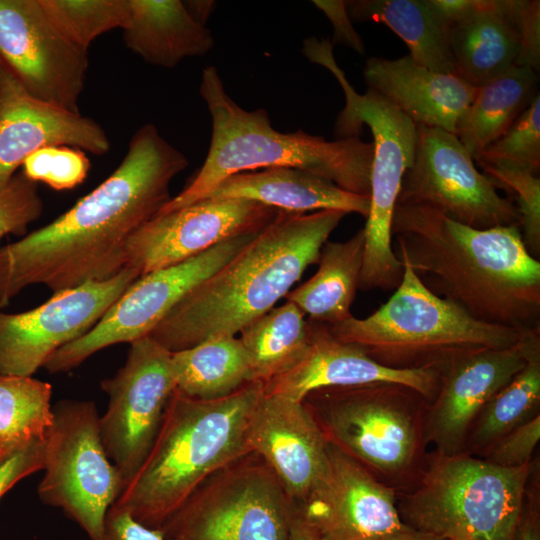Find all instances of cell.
Returning <instances> with one entry per match:
<instances>
[{"mask_svg":"<svg viewBox=\"0 0 540 540\" xmlns=\"http://www.w3.org/2000/svg\"><path fill=\"white\" fill-rule=\"evenodd\" d=\"M188 165L154 124L138 128L100 185L49 224L0 247V308L31 285L56 293L116 276L129 238L172 199L170 184Z\"/></svg>","mask_w":540,"mask_h":540,"instance_id":"6da1fadb","label":"cell"},{"mask_svg":"<svg viewBox=\"0 0 540 540\" xmlns=\"http://www.w3.org/2000/svg\"><path fill=\"white\" fill-rule=\"evenodd\" d=\"M392 247L435 295L476 320L540 327V262L519 225L476 229L423 204L396 203Z\"/></svg>","mask_w":540,"mask_h":540,"instance_id":"7a4b0ae2","label":"cell"},{"mask_svg":"<svg viewBox=\"0 0 540 540\" xmlns=\"http://www.w3.org/2000/svg\"><path fill=\"white\" fill-rule=\"evenodd\" d=\"M346 215L339 210L276 217L216 273L188 293L149 335L170 352L239 333L275 307L318 263L320 252Z\"/></svg>","mask_w":540,"mask_h":540,"instance_id":"3957f363","label":"cell"},{"mask_svg":"<svg viewBox=\"0 0 540 540\" xmlns=\"http://www.w3.org/2000/svg\"><path fill=\"white\" fill-rule=\"evenodd\" d=\"M263 393L260 382L214 400L175 389L150 451L113 506L160 529L207 478L252 452L247 430Z\"/></svg>","mask_w":540,"mask_h":540,"instance_id":"277c9868","label":"cell"},{"mask_svg":"<svg viewBox=\"0 0 540 540\" xmlns=\"http://www.w3.org/2000/svg\"><path fill=\"white\" fill-rule=\"evenodd\" d=\"M199 93L212 120L206 159L189 185L161 209L166 214L202 200L227 177L258 168L290 167L370 197L373 142L359 137L328 141L303 130L282 133L263 108L246 111L225 91L214 66L202 71Z\"/></svg>","mask_w":540,"mask_h":540,"instance_id":"5b68a950","label":"cell"},{"mask_svg":"<svg viewBox=\"0 0 540 540\" xmlns=\"http://www.w3.org/2000/svg\"><path fill=\"white\" fill-rule=\"evenodd\" d=\"M392 296L365 318L328 326L337 339L362 348L377 362L397 369L435 368L484 349L516 344L533 329L485 323L432 293L405 261Z\"/></svg>","mask_w":540,"mask_h":540,"instance_id":"8992f818","label":"cell"},{"mask_svg":"<svg viewBox=\"0 0 540 540\" xmlns=\"http://www.w3.org/2000/svg\"><path fill=\"white\" fill-rule=\"evenodd\" d=\"M329 40L308 39L302 52L326 67L345 95V105L335 122L338 139L359 137L366 124L373 136L370 207L364 227L365 248L359 289L395 290L403 277V264L392 247L391 223L403 176L414 160L417 125L389 100L368 89L358 94L333 56Z\"/></svg>","mask_w":540,"mask_h":540,"instance_id":"52a82bcc","label":"cell"},{"mask_svg":"<svg viewBox=\"0 0 540 540\" xmlns=\"http://www.w3.org/2000/svg\"><path fill=\"white\" fill-rule=\"evenodd\" d=\"M530 471V463L439 454L405 504L404 523L444 540H515Z\"/></svg>","mask_w":540,"mask_h":540,"instance_id":"ba28073f","label":"cell"},{"mask_svg":"<svg viewBox=\"0 0 540 540\" xmlns=\"http://www.w3.org/2000/svg\"><path fill=\"white\" fill-rule=\"evenodd\" d=\"M295 505L250 452L207 478L160 528L164 540H290Z\"/></svg>","mask_w":540,"mask_h":540,"instance_id":"9c48e42d","label":"cell"},{"mask_svg":"<svg viewBox=\"0 0 540 540\" xmlns=\"http://www.w3.org/2000/svg\"><path fill=\"white\" fill-rule=\"evenodd\" d=\"M93 401L62 400L44 439V475L38 495L61 508L91 540H104L105 517L124 489L109 459Z\"/></svg>","mask_w":540,"mask_h":540,"instance_id":"30bf717a","label":"cell"},{"mask_svg":"<svg viewBox=\"0 0 540 540\" xmlns=\"http://www.w3.org/2000/svg\"><path fill=\"white\" fill-rule=\"evenodd\" d=\"M416 395L402 385L375 383L314 390L303 402L330 443L363 465L395 473L409 466L415 455L417 431L410 400Z\"/></svg>","mask_w":540,"mask_h":540,"instance_id":"8fae6325","label":"cell"},{"mask_svg":"<svg viewBox=\"0 0 540 540\" xmlns=\"http://www.w3.org/2000/svg\"><path fill=\"white\" fill-rule=\"evenodd\" d=\"M258 232L227 239L188 260L139 277L86 334L57 350L44 368L50 373L67 372L106 347L149 336L188 293L222 268Z\"/></svg>","mask_w":540,"mask_h":540,"instance_id":"7c38bea8","label":"cell"},{"mask_svg":"<svg viewBox=\"0 0 540 540\" xmlns=\"http://www.w3.org/2000/svg\"><path fill=\"white\" fill-rule=\"evenodd\" d=\"M413 163L406 170L397 203L423 204L476 229L519 225L513 202L480 172L455 134L417 125Z\"/></svg>","mask_w":540,"mask_h":540,"instance_id":"4fadbf2b","label":"cell"},{"mask_svg":"<svg viewBox=\"0 0 540 540\" xmlns=\"http://www.w3.org/2000/svg\"><path fill=\"white\" fill-rule=\"evenodd\" d=\"M171 354L152 337L140 338L130 343L125 364L101 382L109 402L100 433L124 488L150 451L176 389Z\"/></svg>","mask_w":540,"mask_h":540,"instance_id":"5bb4252c","label":"cell"},{"mask_svg":"<svg viewBox=\"0 0 540 540\" xmlns=\"http://www.w3.org/2000/svg\"><path fill=\"white\" fill-rule=\"evenodd\" d=\"M139 277L125 267L108 280L53 293L31 310L0 311V374L32 376L57 350L86 334Z\"/></svg>","mask_w":540,"mask_h":540,"instance_id":"9a60e30c","label":"cell"},{"mask_svg":"<svg viewBox=\"0 0 540 540\" xmlns=\"http://www.w3.org/2000/svg\"><path fill=\"white\" fill-rule=\"evenodd\" d=\"M0 62L35 98L80 113L88 52L59 31L39 0H0Z\"/></svg>","mask_w":540,"mask_h":540,"instance_id":"2e32d148","label":"cell"},{"mask_svg":"<svg viewBox=\"0 0 540 540\" xmlns=\"http://www.w3.org/2000/svg\"><path fill=\"white\" fill-rule=\"evenodd\" d=\"M279 211L245 199L206 198L157 215L129 238L125 267L141 277L181 263L227 239L260 231Z\"/></svg>","mask_w":540,"mask_h":540,"instance_id":"e0dca14e","label":"cell"},{"mask_svg":"<svg viewBox=\"0 0 540 540\" xmlns=\"http://www.w3.org/2000/svg\"><path fill=\"white\" fill-rule=\"evenodd\" d=\"M320 540H380L409 528L391 488L329 442V470L298 507Z\"/></svg>","mask_w":540,"mask_h":540,"instance_id":"ac0fdd59","label":"cell"},{"mask_svg":"<svg viewBox=\"0 0 540 540\" xmlns=\"http://www.w3.org/2000/svg\"><path fill=\"white\" fill-rule=\"evenodd\" d=\"M539 351L540 327L512 346L462 356L441 373L427 424L428 439L439 454L460 453L484 406Z\"/></svg>","mask_w":540,"mask_h":540,"instance_id":"d6986e66","label":"cell"},{"mask_svg":"<svg viewBox=\"0 0 540 540\" xmlns=\"http://www.w3.org/2000/svg\"><path fill=\"white\" fill-rule=\"evenodd\" d=\"M247 438L295 507L328 473L329 441L303 401L264 392L251 415Z\"/></svg>","mask_w":540,"mask_h":540,"instance_id":"ffe728a7","label":"cell"},{"mask_svg":"<svg viewBox=\"0 0 540 540\" xmlns=\"http://www.w3.org/2000/svg\"><path fill=\"white\" fill-rule=\"evenodd\" d=\"M53 145L96 156L111 148L97 121L35 98L0 62V191L29 155Z\"/></svg>","mask_w":540,"mask_h":540,"instance_id":"44dd1931","label":"cell"},{"mask_svg":"<svg viewBox=\"0 0 540 540\" xmlns=\"http://www.w3.org/2000/svg\"><path fill=\"white\" fill-rule=\"evenodd\" d=\"M309 322V342L299 360L264 384V392L303 401L314 390L375 383L398 384L426 399L438 393L441 372L435 368L397 369L370 357L362 348L337 339L328 325Z\"/></svg>","mask_w":540,"mask_h":540,"instance_id":"7402d4cb","label":"cell"},{"mask_svg":"<svg viewBox=\"0 0 540 540\" xmlns=\"http://www.w3.org/2000/svg\"><path fill=\"white\" fill-rule=\"evenodd\" d=\"M433 2L449 24L454 75L478 88L517 66V0Z\"/></svg>","mask_w":540,"mask_h":540,"instance_id":"603a6c76","label":"cell"},{"mask_svg":"<svg viewBox=\"0 0 540 540\" xmlns=\"http://www.w3.org/2000/svg\"><path fill=\"white\" fill-rule=\"evenodd\" d=\"M363 76L371 89L394 104L416 125L455 133L477 89L454 74L432 71L411 56L370 57Z\"/></svg>","mask_w":540,"mask_h":540,"instance_id":"cb8c5ba5","label":"cell"},{"mask_svg":"<svg viewBox=\"0 0 540 540\" xmlns=\"http://www.w3.org/2000/svg\"><path fill=\"white\" fill-rule=\"evenodd\" d=\"M206 198L245 199L294 213L339 210L365 218L370 207L369 196L345 191L328 179L290 167L233 174L203 199Z\"/></svg>","mask_w":540,"mask_h":540,"instance_id":"d4e9b609","label":"cell"},{"mask_svg":"<svg viewBox=\"0 0 540 540\" xmlns=\"http://www.w3.org/2000/svg\"><path fill=\"white\" fill-rule=\"evenodd\" d=\"M122 29L125 46L146 63L171 69L189 57L206 55L212 32L196 21L180 0H128Z\"/></svg>","mask_w":540,"mask_h":540,"instance_id":"484cf974","label":"cell"},{"mask_svg":"<svg viewBox=\"0 0 540 540\" xmlns=\"http://www.w3.org/2000/svg\"><path fill=\"white\" fill-rule=\"evenodd\" d=\"M365 231L343 242L326 241L316 273L285 296L308 320L333 326L353 315L351 305L359 289L364 260Z\"/></svg>","mask_w":540,"mask_h":540,"instance_id":"4316f807","label":"cell"},{"mask_svg":"<svg viewBox=\"0 0 540 540\" xmlns=\"http://www.w3.org/2000/svg\"><path fill=\"white\" fill-rule=\"evenodd\" d=\"M345 5L352 21L388 26L405 42L417 64L454 74L449 24L433 0H353Z\"/></svg>","mask_w":540,"mask_h":540,"instance_id":"83f0119b","label":"cell"},{"mask_svg":"<svg viewBox=\"0 0 540 540\" xmlns=\"http://www.w3.org/2000/svg\"><path fill=\"white\" fill-rule=\"evenodd\" d=\"M537 86L536 71L514 66L478 87L454 133L473 160L505 134L538 94Z\"/></svg>","mask_w":540,"mask_h":540,"instance_id":"f1b7e54d","label":"cell"},{"mask_svg":"<svg viewBox=\"0 0 540 540\" xmlns=\"http://www.w3.org/2000/svg\"><path fill=\"white\" fill-rule=\"evenodd\" d=\"M171 362L176 389L200 400L227 397L253 382L247 353L233 335L172 352Z\"/></svg>","mask_w":540,"mask_h":540,"instance_id":"f546056e","label":"cell"},{"mask_svg":"<svg viewBox=\"0 0 540 540\" xmlns=\"http://www.w3.org/2000/svg\"><path fill=\"white\" fill-rule=\"evenodd\" d=\"M309 322L304 313L286 301L241 329L252 381L267 383L290 369L309 342Z\"/></svg>","mask_w":540,"mask_h":540,"instance_id":"4dcf8cb0","label":"cell"},{"mask_svg":"<svg viewBox=\"0 0 540 540\" xmlns=\"http://www.w3.org/2000/svg\"><path fill=\"white\" fill-rule=\"evenodd\" d=\"M51 396L48 382L0 374V449L45 439L53 421Z\"/></svg>","mask_w":540,"mask_h":540,"instance_id":"1f68e13d","label":"cell"},{"mask_svg":"<svg viewBox=\"0 0 540 540\" xmlns=\"http://www.w3.org/2000/svg\"><path fill=\"white\" fill-rule=\"evenodd\" d=\"M540 403V351L484 406L469 437L473 449L488 447L534 417Z\"/></svg>","mask_w":540,"mask_h":540,"instance_id":"d6a6232c","label":"cell"},{"mask_svg":"<svg viewBox=\"0 0 540 540\" xmlns=\"http://www.w3.org/2000/svg\"><path fill=\"white\" fill-rule=\"evenodd\" d=\"M53 24L74 45L88 52L101 35L123 29L128 0H39Z\"/></svg>","mask_w":540,"mask_h":540,"instance_id":"836d02e7","label":"cell"},{"mask_svg":"<svg viewBox=\"0 0 540 540\" xmlns=\"http://www.w3.org/2000/svg\"><path fill=\"white\" fill-rule=\"evenodd\" d=\"M497 189L504 190L520 215V231L528 253L540 256V179L524 167L500 161H476Z\"/></svg>","mask_w":540,"mask_h":540,"instance_id":"e575fe53","label":"cell"},{"mask_svg":"<svg viewBox=\"0 0 540 540\" xmlns=\"http://www.w3.org/2000/svg\"><path fill=\"white\" fill-rule=\"evenodd\" d=\"M500 161L518 165L537 173L540 167V95L496 141L474 160Z\"/></svg>","mask_w":540,"mask_h":540,"instance_id":"d590c367","label":"cell"},{"mask_svg":"<svg viewBox=\"0 0 540 540\" xmlns=\"http://www.w3.org/2000/svg\"><path fill=\"white\" fill-rule=\"evenodd\" d=\"M90 166L84 151L53 145L29 155L22 164V173L35 183L41 182L51 189L63 191L83 183Z\"/></svg>","mask_w":540,"mask_h":540,"instance_id":"8d00e7d4","label":"cell"},{"mask_svg":"<svg viewBox=\"0 0 540 540\" xmlns=\"http://www.w3.org/2000/svg\"><path fill=\"white\" fill-rule=\"evenodd\" d=\"M43 212L37 183L22 172L16 173L0 191V239L5 235L23 236Z\"/></svg>","mask_w":540,"mask_h":540,"instance_id":"74e56055","label":"cell"},{"mask_svg":"<svg viewBox=\"0 0 540 540\" xmlns=\"http://www.w3.org/2000/svg\"><path fill=\"white\" fill-rule=\"evenodd\" d=\"M539 438L540 416L537 414L489 445L486 460L505 468H516L529 464Z\"/></svg>","mask_w":540,"mask_h":540,"instance_id":"f35d334b","label":"cell"},{"mask_svg":"<svg viewBox=\"0 0 540 540\" xmlns=\"http://www.w3.org/2000/svg\"><path fill=\"white\" fill-rule=\"evenodd\" d=\"M44 439L20 446L0 459V498L23 478L43 469Z\"/></svg>","mask_w":540,"mask_h":540,"instance_id":"ab89813d","label":"cell"},{"mask_svg":"<svg viewBox=\"0 0 540 540\" xmlns=\"http://www.w3.org/2000/svg\"><path fill=\"white\" fill-rule=\"evenodd\" d=\"M520 55L517 66L540 67V1L517 0Z\"/></svg>","mask_w":540,"mask_h":540,"instance_id":"60d3db41","label":"cell"},{"mask_svg":"<svg viewBox=\"0 0 540 540\" xmlns=\"http://www.w3.org/2000/svg\"><path fill=\"white\" fill-rule=\"evenodd\" d=\"M104 540H164V537L160 529L149 528L112 505L105 517Z\"/></svg>","mask_w":540,"mask_h":540,"instance_id":"b9f144b4","label":"cell"},{"mask_svg":"<svg viewBox=\"0 0 540 540\" xmlns=\"http://www.w3.org/2000/svg\"><path fill=\"white\" fill-rule=\"evenodd\" d=\"M313 3L327 16L333 25V44L346 45L363 55L365 53V46L361 37L353 28L345 1L315 0Z\"/></svg>","mask_w":540,"mask_h":540,"instance_id":"7bdbcfd3","label":"cell"},{"mask_svg":"<svg viewBox=\"0 0 540 540\" xmlns=\"http://www.w3.org/2000/svg\"><path fill=\"white\" fill-rule=\"evenodd\" d=\"M515 540H540V518L535 503H524Z\"/></svg>","mask_w":540,"mask_h":540,"instance_id":"ee69618b","label":"cell"},{"mask_svg":"<svg viewBox=\"0 0 540 540\" xmlns=\"http://www.w3.org/2000/svg\"><path fill=\"white\" fill-rule=\"evenodd\" d=\"M290 540H320L295 509L290 527Z\"/></svg>","mask_w":540,"mask_h":540,"instance_id":"f6af8a7d","label":"cell"},{"mask_svg":"<svg viewBox=\"0 0 540 540\" xmlns=\"http://www.w3.org/2000/svg\"><path fill=\"white\" fill-rule=\"evenodd\" d=\"M184 4L191 16L203 25L215 8L214 1H184Z\"/></svg>","mask_w":540,"mask_h":540,"instance_id":"bcb514c9","label":"cell"},{"mask_svg":"<svg viewBox=\"0 0 540 540\" xmlns=\"http://www.w3.org/2000/svg\"><path fill=\"white\" fill-rule=\"evenodd\" d=\"M380 540H444L434 535L413 529L411 527L397 534Z\"/></svg>","mask_w":540,"mask_h":540,"instance_id":"7dc6e473","label":"cell"},{"mask_svg":"<svg viewBox=\"0 0 540 540\" xmlns=\"http://www.w3.org/2000/svg\"><path fill=\"white\" fill-rule=\"evenodd\" d=\"M16 449V448H15ZM14 450V449H13ZM12 450H2L0 449V459H2L6 454H8Z\"/></svg>","mask_w":540,"mask_h":540,"instance_id":"c3c4849f","label":"cell"}]
</instances>
